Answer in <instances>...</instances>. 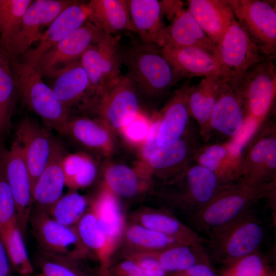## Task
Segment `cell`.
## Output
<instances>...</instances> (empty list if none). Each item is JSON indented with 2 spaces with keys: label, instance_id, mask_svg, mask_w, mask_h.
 I'll return each instance as SVG.
<instances>
[{
  "label": "cell",
  "instance_id": "6da1fadb",
  "mask_svg": "<svg viewBox=\"0 0 276 276\" xmlns=\"http://www.w3.org/2000/svg\"><path fill=\"white\" fill-rule=\"evenodd\" d=\"M121 55L127 68L126 75L146 98L164 96L181 80L156 44L142 42L121 49Z\"/></svg>",
  "mask_w": 276,
  "mask_h": 276
},
{
  "label": "cell",
  "instance_id": "7a4b0ae2",
  "mask_svg": "<svg viewBox=\"0 0 276 276\" xmlns=\"http://www.w3.org/2000/svg\"><path fill=\"white\" fill-rule=\"evenodd\" d=\"M276 180L256 184L238 180L223 185L214 197L193 216L195 226L209 232L245 211L275 191Z\"/></svg>",
  "mask_w": 276,
  "mask_h": 276
},
{
  "label": "cell",
  "instance_id": "3957f363",
  "mask_svg": "<svg viewBox=\"0 0 276 276\" xmlns=\"http://www.w3.org/2000/svg\"><path fill=\"white\" fill-rule=\"evenodd\" d=\"M10 62L17 96L47 127L60 134L70 117V111L57 99L52 88L43 82V77L35 66L17 58Z\"/></svg>",
  "mask_w": 276,
  "mask_h": 276
},
{
  "label": "cell",
  "instance_id": "277c9868",
  "mask_svg": "<svg viewBox=\"0 0 276 276\" xmlns=\"http://www.w3.org/2000/svg\"><path fill=\"white\" fill-rule=\"evenodd\" d=\"M208 233L209 257L227 265L258 251L264 237L262 225L251 209Z\"/></svg>",
  "mask_w": 276,
  "mask_h": 276
},
{
  "label": "cell",
  "instance_id": "5b68a950",
  "mask_svg": "<svg viewBox=\"0 0 276 276\" xmlns=\"http://www.w3.org/2000/svg\"><path fill=\"white\" fill-rule=\"evenodd\" d=\"M239 180L262 184L276 180V125L265 121L243 146Z\"/></svg>",
  "mask_w": 276,
  "mask_h": 276
},
{
  "label": "cell",
  "instance_id": "8992f818",
  "mask_svg": "<svg viewBox=\"0 0 276 276\" xmlns=\"http://www.w3.org/2000/svg\"><path fill=\"white\" fill-rule=\"evenodd\" d=\"M246 114V126L254 130L266 120L275 101L276 68L267 59L239 76Z\"/></svg>",
  "mask_w": 276,
  "mask_h": 276
},
{
  "label": "cell",
  "instance_id": "52a82bcc",
  "mask_svg": "<svg viewBox=\"0 0 276 276\" xmlns=\"http://www.w3.org/2000/svg\"><path fill=\"white\" fill-rule=\"evenodd\" d=\"M246 114L239 76L230 78L222 89L209 121L208 141L213 135L221 142L246 141Z\"/></svg>",
  "mask_w": 276,
  "mask_h": 276
},
{
  "label": "cell",
  "instance_id": "ba28073f",
  "mask_svg": "<svg viewBox=\"0 0 276 276\" xmlns=\"http://www.w3.org/2000/svg\"><path fill=\"white\" fill-rule=\"evenodd\" d=\"M119 36L104 34L89 47L80 59L90 82L89 91L94 103L120 79L122 64Z\"/></svg>",
  "mask_w": 276,
  "mask_h": 276
},
{
  "label": "cell",
  "instance_id": "9c48e42d",
  "mask_svg": "<svg viewBox=\"0 0 276 276\" xmlns=\"http://www.w3.org/2000/svg\"><path fill=\"white\" fill-rule=\"evenodd\" d=\"M234 17L267 58L276 53V12L270 3L260 0H226Z\"/></svg>",
  "mask_w": 276,
  "mask_h": 276
},
{
  "label": "cell",
  "instance_id": "30bf717a",
  "mask_svg": "<svg viewBox=\"0 0 276 276\" xmlns=\"http://www.w3.org/2000/svg\"><path fill=\"white\" fill-rule=\"evenodd\" d=\"M29 223L39 251L83 260L89 254L76 227L61 224L48 212L33 207Z\"/></svg>",
  "mask_w": 276,
  "mask_h": 276
},
{
  "label": "cell",
  "instance_id": "8fae6325",
  "mask_svg": "<svg viewBox=\"0 0 276 276\" xmlns=\"http://www.w3.org/2000/svg\"><path fill=\"white\" fill-rule=\"evenodd\" d=\"M74 1H33L25 11L19 27L4 51L10 60L17 58L40 39L43 28L51 23Z\"/></svg>",
  "mask_w": 276,
  "mask_h": 276
},
{
  "label": "cell",
  "instance_id": "7c38bea8",
  "mask_svg": "<svg viewBox=\"0 0 276 276\" xmlns=\"http://www.w3.org/2000/svg\"><path fill=\"white\" fill-rule=\"evenodd\" d=\"M0 156L14 199L17 222L25 237L33 208V201L30 174L21 147L15 140L9 149L1 143Z\"/></svg>",
  "mask_w": 276,
  "mask_h": 276
},
{
  "label": "cell",
  "instance_id": "4fadbf2b",
  "mask_svg": "<svg viewBox=\"0 0 276 276\" xmlns=\"http://www.w3.org/2000/svg\"><path fill=\"white\" fill-rule=\"evenodd\" d=\"M139 94L129 78L121 75L93 104L98 118L110 130L119 131L141 112Z\"/></svg>",
  "mask_w": 276,
  "mask_h": 276
},
{
  "label": "cell",
  "instance_id": "5bb4252c",
  "mask_svg": "<svg viewBox=\"0 0 276 276\" xmlns=\"http://www.w3.org/2000/svg\"><path fill=\"white\" fill-rule=\"evenodd\" d=\"M104 34L87 20L45 53L34 66L42 77L53 78L58 71L80 60L85 51Z\"/></svg>",
  "mask_w": 276,
  "mask_h": 276
},
{
  "label": "cell",
  "instance_id": "9a60e30c",
  "mask_svg": "<svg viewBox=\"0 0 276 276\" xmlns=\"http://www.w3.org/2000/svg\"><path fill=\"white\" fill-rule=\"evenodd\" d=\"M198 133L190 125L181 137L157 148L145 161L151 173L169 182L176 181L193 163L200 145Z\"/></svg>",
  "mask_w": 276,
  "mask_h": 276
},
{
  "label": "cell",
  "instance_id": "2e32d148",
  "mask_svg": "<svg viewBox=\"0 0 276 276\" xmlns=\"http://www.w3.org/2000/svg\"><path fill=\"white\" fill-rule=\"evenodd\" d=\"M218 62L235 76L244 74L267 59L234 18L213 54Z\"/></svg>",
  "mask_w": 276,
  "mask_h": 276
},
{
  "label": "cell",
  "instance_id": "e0dca14e",
  "mask_svg": "<svg viewBox=\"0 0 276 276\" xmlns=\"http://www.w3.org/2000/svg\"><path fill=\"white\" fill-rule=\"evenodd\" d=\"M14 140L21 147L32 188L48 164L57 141L47 129L28 117L19 124Z\"/></svg>",
  "mask_w": 276,
  "mask_h": 276
},
{
  "label": "cell",
  "instance_id": "ac0fdd59",
  "mask_svg": "<svg viewBox=\"0 0 276 276\" xmlns=\"http://www.w3.org/2000/svg\"><path fill=\"white\" fill-rule=\"evenodd\" d=\"M244 144L240 140L200 144L194 154L193 162L214 173L223 184L238 181Z\"/></svg>",
  "mask_w": 276,
  "mask_h": 276
},
{
  "label": "cell",
  "instance_id": "d6986e66",
  "mask_svg": "<svg viewBox=\"0 0 276 276\" xmlns=\"http://www.w3.org/2000/svg\"><path fill=\"white\" fill-rule=\"evenodd\" d=\"M182 183L176 201L192 215L207 204L218 193L223 184L208 169L194 163L176 181Z\"/></svg>",
  "mask_w": 276,
  "mask_h": 276
},
{
  "label": "cell",
  "instance_id": "ffe728a7",
  "mask_svg": "<svg viewBox=\"0 0 276 276\" xmlns=\"http://www.w3.org/2000/svg\"><path fill=\"white\" fill-rule=\"evenodd\" d=\"M89 13L87 3L74 1L43 32L38 45L22 55V61L35 65L45 53L73 31L85 24L88 20Z\"/></svg>",
  "mask_w": 276,
  "mask_h": 276
},
{
  "label": "cell",
  "instance_id": "44dd1931",
  "mask_svg": "<svg viewBox=\"0 0 276 276\" xmlns=\"http://www.w3.org/2000/svg\"><path fill=\"white\" fill-rule=\"evenodd\" d=\"M161 52L180 79L185 77L236 76L224 68L212 54L200 49L165 46L161 48Z\"/></svg>",
  "mask_w": 276,
  "mask_h": 276
},
{
  "label": "cell",
  "instance_id": "7402d4cb",
  "mask_svg": "<svg viewBox=\"0 0 276 276\" xmlns=\"http://www.w3.org/2000/svg\"><path fill=\"white\" fill-rule=\"evenodd\" d=\"M191 85L189 82H187L176 90L157 116L158 126L156 144L157 148L179 139L190 127L191 116L188 96Z\"/></svg>",
  "mask_w": 276,
  "mask_h": 276
},
{
  "label": "cell",
  "instance_id": "603a6c76",
  "mask_svg": "<svg viewBox=\"0 0 276 276\" xmlns=\"http://www.w3.org/2000/svg\"><path fill=\"white\" fill-rule=\"evenodd\" d=\"M65 154L57 141L48 164L32 187L33 208L48 212L63 195L65 182L62 160Z\"/></svg>",
  "mask_w": 276,
  "mask_h": 276
},
{
  "label": "cell",
  "instance_id": "cb8c5ba5",
  "mask_svg": "<svg viewBox=\"0 0 276 276\" xmlns=\"http://www.w3.org/2000/svg\"><path fill=\"white\" fill-rule=\"evenodd\" d=\"M111 131L98 118L70 116L60 134L89 151L107 156L113 149Z\"/></svg>",
  "mask_w": 276,
  "mask_h": 276
},
{
  "label": "cell",
  "instance_id": "d4e9b609",
  "mask_svg": "<svg viewBox=\"0 0 276 276\" xmlns=\"http://www.w3.org/2000/svg\"><path fill=\"white\" fill-rule=\"evenodd\" d=\"M192 47L213 54L217 44L207 36L189 10L182 8L164 30L160 47Z\"/></svg>",
  "mask_w": 276,
  "mask_h": 276
},
{
  "label": "cell",
  "instance_id": "484cf974",
  "mask_svg": "<svg viewBox=\"0 0 276 276\" xmlns=\"http://www.w3.org/2000/svg\"><path fill=\"white\" fill-rule=\"evenodd\" d=\"M230 78L207 77L197 84L190 86L188 96L190 114L197 123L199 134L204 141H208L209 121L214 106Z\"/></svg>",
  "mask_w": 276,
  "mask_h": 276
},
{
  "label": "cell",
  "instance_id": "4316f807",
  "mask_svg": "<svg viewBox=\"0 0 276 276\" xmlns=\"http://www.w3.org/2000/svg\"><path fill=\"white\" fill-rule=\"evenodd\" d=\"M188 3V9L202 30L218 44L235 18L227 1L189 0Z\"/></svg>",
  "mask_w": 276,
  "mask_h": 276
},
{
  "label": "cell",
  "instance_id": "83f0119b",
  "mask_svg": "<svg viewBox=\"0 0 276 276\" xmlns=\"http://www.w3.org/2000/svg\"><path fill=\"white\" fill-rule=\"evenodd\" d=\"M89 207L96 215L106 236L111 257L125 231V220L119 197L109 190L102 188Z\"/></svg>",
  "mask_w": 276,
  "mask_h": 276
},
{
  "label": "cell",
  "instance_id": "f1b7e54d",
  "mask_svg": "<svg viewBox=\"0 0 276 276\" xmlns=\"http://www.w3.org/2000/svg\"><path fill=\"white\" fill-rule=\"evenodd\" d=\"M134 32L142 42L160 47L166 26L163 20L160 2L156 0H127Z\"/></svg>",
  "mask_w": 276,
  "mask_h": 276
},
{
  "label": "cell",
  "instance_id": "f546056e",
  "mask_svg": "<svg viewBox=\"0 0 276 276\" xmlns=\"http://www.w3.org/2000/svg\"><path fill=\"white\" fill-rule=\"evenodd\" d=\"M87 3L90 10L88 21L105 33L134 31L127 0H91Z\"/></svg>",
  "mask_w": 276,
  "mask_h": 276
},
{
  "label": "cell",
  "instance_id": "4dcf8cb0",
  "mask_svg": "<svg viewBox=\"0 0 276 276\" xmlns=\"http://www.w3.org/2000/svg\"><path fill=\"white\" fill-rule=\"evenodd\" d=\"M53 78L51 88L57 99L70 111L89 91V78L80 60L58 71Z\"/></svg>",
  "mask_w": 276,
  "mask_h": 276
},
{
  "label": "cell",
  "instance_id": "1f68e13d",
  "mask_svg": "<svg viewBox=\"0 0 276 276\" xmlns=\"http://www.w3.org/2000/svg\"><path fill=\"white\" fill-rule=\"evenodd\" d=\"M75 227L84 246L98 261L99 274H105L110 263L107 239L96 215L89 206Z\"/></svg>",
  "mask_w": 276,
  "mask_h": 276
},
{
  "label": "cell",
  "instance_id": "d6a6232c",
  "mask_svg": "<svg viewBox=\"0 0 276 276\" xmlns=\"http://www.w3.org/2000/svg\"><path fill=\"white\" fill-rule=\"evenodd\" d=\"M203 245L180 244L152 252L168 274L186 270L199 263H210Z\"/></svg>",
  "mask_w": 276,
  "mask_h": 276
},
{
  "label": "cell",
  "instance_id": "836d02e7",
  "mask_svg": "<svg viewBox=\"0 0 276 276\" xmlns=\"http://www.w3.org/2000/svg\"><path fill=\"white\" fill-rule=\"evenodd\" d=\"M139 224L156 232L177 238L192 245L206 243L197 233L175 217L164 212H146L140 215Z\"/></svg>",
  "mask_w": 276,
  "mask_h": 276
},
{
  "label": "cell",
  "instance_id": "e575fe53",
  "mask_svg": "<svg viewBox=\"0 0 276 276\" xmlns=\"http://www.w3.org/2000/svg\"><path fill=\"white\" fill-rule=\"evenodd\" d=\"M0 239L12 269L22 276L31 275L34 268L17 220L0 228Z\"/></svg>",
  "mask_w": 276,
  "mask_h": 276
},
{
  "label": "cell",
  "instance_id": "d590c367",
  "mask_svg": "<svg viewBox=\"0 0 276 276\" xmlns=\"http://www.w3.org/2000/svg\"><path fill=\"white\" fill-rule=\"evenodd\" d=\"M17 97L10 59L0 48V140L10 133Z\"/></svg>",
  "mask_w": 276,
  "mask_h": 276
},
{
  "label": "cell",
  "instance_id": "8d00e7d4",
  "mask_svg": "<svg viewBox=\"0 0 276 276\" xmlns=\"http://www.w3.org/2000/svg\"><path fill=\"white\" fill-rule=\"evenodd\" d=\"M84 260L53 255L39 251L37 265L44 276H100L83 263Z\"/></svg>",
  "mask_w": 276,
  "mask_h": 276
},
{
  "label": "cell",
  "instance_id": "74e56055",
  "mask_svg": "<svg viewBox=\"0 0 276 276\" xmlns=\"http://www.w3.org/2000/svg\"><path fill=\"white\" fill-rule=\"evenodd\" d=\"M102 186L119 198L133 197L141 187L138 174L129 166L119 163L110 164L105 168Z\"/></svg>",
  "mask_w": 276,
  "mask_h": 276
},
{
  "label": "cell",
  "instance_id": "f35d334b",
  "mask_svg": "<svg viewBox=\"0 0 276 276\" xmlns=\"http://www.w3.org/2000/svg\"><path fill=\"white\" fill-rule=\"evenodd\" d=\"M124 233L129 244L136 248L137 251L155 252L175 245L190 244L140 224L129 226Z\"/></svg>",
  "mask_w": 276,
  "mask_h": 276
},
{
  "label": "cell",
  "instance_id": "ab89813d",
  "mask_svg": "<svg viewBox=\"0 0 276 276\" xmlns=\"http://www.w3.org/2000/svg\"><path fill=\"white\" fill-rule=\"evenodd\" d=\"M89 200L76 190L63 195L51 208L49 214L54 219L67 226H75L87 210Z\"/></svg>",
  "mask_w": 276,
  "mask_h": 276
},
{
  "label": "cell",
  "instance_id": "60d3db41",
  "mask_svg": "<svg viewBox=\"0 0 276 276\" xmlns=\"http://www.w3.org/2000/svg\"><path fill=\"white\" fill-rule=\"evenodd\" d=\"M32 0H0L1 48L5 51Z\"/></svg>",
  "mask_w": 276,
  "mask_h": 276
},
{
  "label": "cell",
  "instance_id": "b9f144b4",
  "mask_svg": "<svg viewBox=\"0 0 276 276\" xmlns=\"http://www.w3.org/2000/svg\"><path fill=\"white\" fill-rule=\"evenodd\" d=\"M222 276H273L268 272L262 257L256 251L228 265Z\"/></svg>",
  "mask_w": 276,
  "mask_h": 276
},
{
  "label": "cell",
  "instance_id": "7bdbcfd3",
  "mask_svg": "<svg viewBox=\"0 0 276 276\" xmlns=\"http://www.w3.org/2000/svg\"><path fill=\"white\" fill-rule=\"evenodd\" d=\"M16 220L15 203L0 156V228Z\"/></svg>",
  "mask_w": 276,
  "mask_h": 276
},
{
  "label": "cell",
  "instance_id": "ee69618b",
  "mask_svg": "<svg viewBox=\"0 0 276 276\" xmlns=\"http://www.w3.org/2000/svg\"><path fill=\"white\" fill-rule=\"evenodd\" d=\"M152 120H150L141 111L129 124L120 130L125 140L133 145H141L150 131Z\"/></svg>",
  "mask_w": 276,
  "mask_h": 276
},
{
  "label": "cell",
  "instance_id": "f6af8a7d",
  "mask_svg": "<svg viewBox=\"0 0 276 276\" xmlns=\"http://www.w3.org/2000/svg\"><path fill=\"white\" fill-rule=\"evenodd\" d=\"M97 165L94 159L88 155L85 162L74 177L65 185L70 190H77L87 188L96 178Z\"/></svg>",
  "mask_w": 276,
  "mask_h": 276
},
{
  "label": "cell",
  "instance_id": "bcb514c9",
  "mask_svg": "<svg viewBox=\"0 0 276 276\" xmlns=\"http://www.w3.org/2000/svg\"><path fill=\"white\" fill-rule=\"evenodd\" d=\"M126 258L134 261L145 271L147 276H168L152 252L137 251Z\"/></svg>",
  "mask_w": 276,
  "mask_h": 276
},
{
  "label": "cell",
  "instance_id": "7dc6e473",
  "mask_svg": "<svg viewBox=\"0 0 276 276\" xmlns=\"http://www.w3.org/2000/svg\"><path fill=\"white\" fill-rule=\"evenodd\" d=\"M105 276H147L142 268L133 260L126 258L116 263L110 264Z\"/></svg>",
  "mask_w": 276,
  "mask_h": 276
},
{
  "label": "cell",
  "instance_id": "c3c4849f",
  "mask_svg": "<svg viewBox=\"0 0 276 276\" xmlns=\"http://www.w3.org/2000/svg\"><path fill=\"white\" fill-rule=\"evenodd\" d=\"M88 154L85 153L65 154L62 160V168L65 177V185L77 173Z\"/></svg>",
  "mask_w": 276,
  "mask_h": 276
},
{
  "label": "cell",
  "instance_id": "681fc988",
  "mask_svg": "<svg viewBox=\"0 0 276 276\" xmlns=\"http://www.w3.org/2000/svg\"><path fill=\"white\" fill-rule=\"evenodd\" d=\"M168 276H217L210 263H199L179 272L168 274Z\"/></svg>",
  "mask_w": 276,
  "mask_h": 276
},
{
  "label": "cell",
  "instance_id": "f907efd6",
  "mask_svg": "<svg viewBox=\"0 0 276 276\" xmlns=\"http://www.w3.org/2000/svg\"><path fill=\"white\" fill-rule=\"evenodd\" d=\"M12 268L0 239V276H12Z\"/></svg>",
  "mask_w": 276,
  "mask_h": 276
},
{
  "label": "cell",
  "instance_id": "816d5d0a",
  "mask_svg": "<svg viewBox=\"0 0 276 276\" xmlns=\"http://www.w3.org/2000/svg\"><path fill=\"white\" fill-rule=\"evenodd\" d=\"M27 276H31V275H27Z\"/></svg>",
  "mask_w": 276,
  "mask_h": 276
}]
</instances>
